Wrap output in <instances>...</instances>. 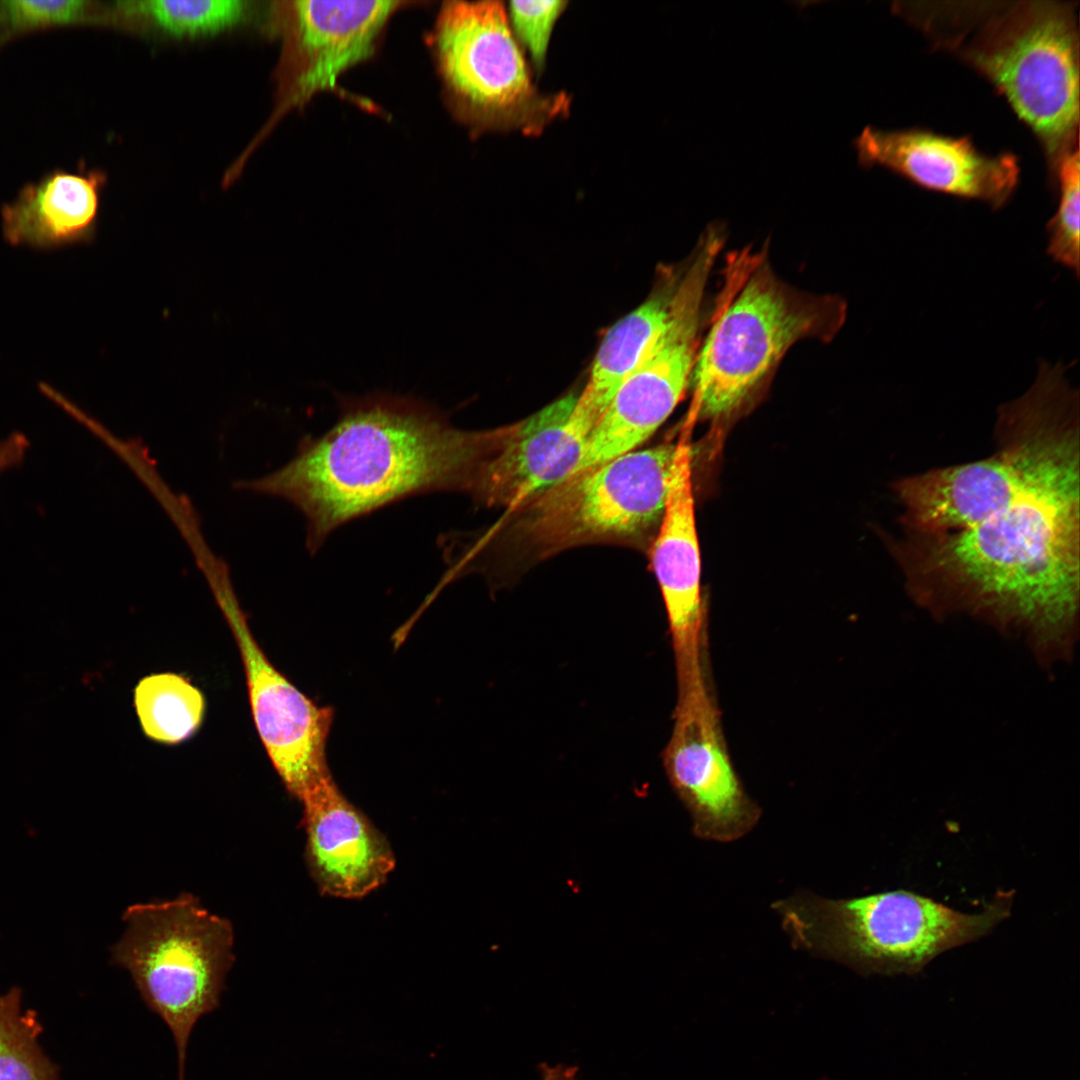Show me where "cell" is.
I'll use <instances>...</instances> for the list:
<instances>
[{
    "mask_svg": "<svg viewBox=\"0 0 1080 1080\" xmlns=\"http://www.w3.org/2000/svg\"><path fill=\"white\" fill-rule=\"evenodd\" d=\"M567 4L561 0L509 2L507 13L511 29L539 70L545 64L554 25Z\"/></svg>",
    "mask_w": 1080,
    "mask_h": 1080,
    "instance_id": "24",
    "label": "cell"
},
{
    "mask_svg": "<svg viewBox=\"0 0 1080 1080\" xmlns=\"http://www.w3.org/2000/svg\"><path fill=\"white\" fill-rule=\"evenodd\" d=\"M123 920L126 930L112 949L113 962L128 970L144 1001L170 1028L178 1080H185L190 1034L218 1006L234 960L232 926L190 894L131 905Z\"/></svg>",
    "mask_w": 1080,
    "mask_h": 1080,
    "instance_id": "6",
    "label": "cell"
},
{
    "mask_svg": "<svg viewBox=\"0 0 1080 1080\" xmlns=\"http://www.w3.org/2000/svg\"><path fill=\"white\" fill-rule=\"evenodd\" d=\"M336 423L295 457L235 488L284 498L307 520V547L357 517L433 491L468 492L489 432L454 427L438 408L402 396L342 398Z\"/></svg>",
    "mask_w": 1080,
    "mask_h": 1080,
    "instance_id": "2",
    "label": "cell"
},
{
    "mask_svg": "<svg viewBox=\"0 0 1080 1080\" xmlns=\"http://www.w3.org/2000/svg\"><path fill=\"white\" fill-rule=\"evenodd\" d=\"M101 183L98 173L54 171L26 185L1 209L5 241L37 250L88 241L96 223Z\"/></svg>",
    "mask_w": 1080,
    "mask_h": 1080,
    "instance_id": "18",
    "label": "cell"
},
{
    "mask_svg": "<svg viewBox=\"0 0 1080 1080\" xmlns=\"http://www.w3.org/2000/svg\"><path fill=\"white\" fill-rule=\"evenodd\" d=\"M698 248L680 279L665 327L593 427L573 474L633 451L680 401L697 357L704 291L719 251L712 243Z\"/></svg>",
    "mask_w": 1080,
    "mask_h": 1080,
    "instance_id": "9",
    "label": "cell"
},
{
    "mask_svg": "<svg viewBox=\"0 0 1080 1080\" xmlns=\"http://www.w3.org/2000/svg\"><path fill=\"white\" fill-rule=\"evenodd\" d=\"M1013 892L966 914L895 890L848 899L800 892L773 903L794 947L861 973L914 974L939 954L988 935L1010 914Z\"/></svg>",
    "mask_w": 1080,
    "mask_h": 1080,
    "instance_id": "5",
    "label": "cell"
},
{
    "mask_svg": "<svg viewBox=\"0 0 1080 1080\" xmlns=\"http://www.w3.org/2000/svg\"><path fill=\"white\" fill-rule=\"evenodd\" d=\"M130 16L149 19L174 36L215 34L241 22L249 3L241 0H130L117 2Z\"/></svg>",
    "mask_w": 1080,
    "mask_h": 1080,
    "instance_id": "22",
    "label": "cell"
},
{
    "mask_svg": "<svg viewBox=\"0 0 1080 1080\" xmlns=\"http://www.w3.org/2000/svg\"><path fill=\"white\" fill-rule=\"evenodd\" d=\"M1076 147L1057 162L1060 180L1058 210L1047 227V252L1077 276L1080 266V167Z\"/></svg>",
    "mask_w": 1080,
    "mask_h": 1080,
    "instance_id": "23",
    "label": "cell"
},
{
    "mask_svg": "<svg viewBox=\"0 0 1080 1080\" xmlns=\"http://www.w3.org/2000/svg\"><path fill=\"white\" fill-rule=\"evenodd\" d=\"M302 803L306 862L321 893L355 899L380 887L395 867L393 851L332 777Z\"/></svg>",
    "mask_w": 1080,
    "mask_h": 1080,
    "instance_id": "17",
    "label": "cell"
},
{
    "mask_svg": "<svg viewBox=\"0 0 1080 1080\" xmlns=\"http://www.w3.org/2000/svg\"><path fill=\"white\" fill-rule=\"evenodd\" d=\"M995 427L1017 448L1013 499L967 530L903 532L892 552L909 594L933 615L966 613L1019 633L1035 655L1057 653L1078 635V390L1040 374L999 407Z\"/></svg>",
    "mask_w": 1080,
    "mask_h": 1080,
    "instance_id": "1",
    "label": "cell"
},
{
    "mask_svg": "<svg viewBox=\"0 0 1080 1080\" xmlns=\"http://www.w3.org/2000/svg\"><path fill=\"white\" fill-rule=\"evenodd\" d=\"M568 396L513 428L494 431L468 493L486 505L526 504L570 477L597 420Z\"/></svg>",
    "mask_w": 1080,
    "mask_h": 1080,
    "instance_id": "12",
    "label": "cell"
},
{
    "mask_svg": "<svg viewBox=\"0 0 1080 1080\" xmlns=\"http://www.w3.org/2000/svg\"><path fill=\"white\" fill-rule=\"evenodd\" d=\"M676 444L636 450L588 469L529 501L522 529L544 551L659 527Z\"/></svg>",
    "mask_w": 1080,
    "mask_h": 1080,
    "instance_id": "8",
    "label": "cell"
},
{
    "mask_svg": "<svg viewBox=\"0 0 1080 1080\" xmlns=\"http://www.w3.org/2000/svg\"><path fill=\"white\" fill-rule=\"evenodd\" d=\"M1 8L14 30L26 31L80 23L87 17L90 3L83 0H13L1 2Z\"/></svg>",
    "mask_w": 1080,
    "mask_h": 1080,
    "instance_id": "25",
    "label": "cell"
},
{
    "mask_svg": "<svg viewBox=\"0 0 1080 1080\" xmlns=\"http://www.w3.org/2000/svg\"><path fill=\"white\" fill-rule=\"evenodd\" d=\"M400 1H293L288 106L335 89L339 77L374 52Z\"/></svg>",
    "mask_w": 1080,
    "mask_h": 1080,
    "instance_id": "15",
    "label": "cell"
},
{
    "mask_svg": "<svg viewBox=\"0 0 1080 1080\" xmlns=\"http://www.w3.org/2000/svg\"><path fill=\"white\" fill-rule=\"evenodd\" d=\"M433 47L455 110L474 128L538 135L568 112L566 95L534 85L500 1L446 2Z\"/></svg>",
    "mask_w": 1080,
    "mask_h": 1080,
    "instance_id": "7",
    "label": "cell"
},
{
    "mask_svg": "<svg viewBox=\"0 0 1080 1080\" xmlns=\"http://www.w3.org/2000/svg\"><path fill=\"white\" fill-rule=\"evenodd\" d=\"M997 451L981 460L931 469L897 479L903 532L937 535L972 528L1017 493L1020 465L1015 444L995 430Z\"/></svg>",
    "mask_w": 1080,
    "mask_h": 1080,
    "instance_id": "14",
    "label": "cell"
},
{
    "mask_svg": "<svg viewBox=\"0 0 1080 1080\" xmlns=\"http://www.w3.org/2000/svg\"><path fill=\"white\" fill-rule=\"evenodd\" d=\"M943 47L989 78L1055 164L1078 147L1079 41L1074 8L1048 1L907 7Z\"/></svg>",
    "mask_w": 1080,
    "mask_h": 1080,
    "instance_id": "3",
    "label": "cell"
},
{
    "mask_svg": "<svg viewBox=\"0 0 1080 1080\" xmlns=\"http://www.w3.org/2000/svg\"><path fill=\"white\" fill-rule=\"evenodd\" d=\"M134 704L144 734L164 744L191 737L205 712L201 691L183 675L169 672L142 678L134 689Z\"/></svg>",
    "mask_w": 1080,
    "mask_h": 1080,
    "instance_id": "20",
    "label": "cell"
},
{
    "mask_svg": "<svg viewBox=\"0 0 1080 1080\" xmlns=\"http://www.w3.org/2000/svg\"><path fill=\"white\" fill-rule=\"evenodd\" d=\"M211 584L241 654L258 735L287 790L302 802L332 777L326 744L333 711L315 704L269 661L227 580L216 577Z\"/></svg>",
    "mask_w": 1080,
    "mask_h": 1080,
    "instance_id": "10",
    "label": "cell"
},
{
    "mask_svg": "<svg viewBox=\"0 0 1080 1080\" xmlns=\"http://www.w3.org/2000/svg\"><path fill=\"white\" fill-rule=\"evenodd\" d=\"M729 264L724 297L693 368L696 410L709 419L738 410L795 343L829 341L846 318L840 297L792 288L758 254L737 255Z\"/></svg>",
    "mask_w": 1080,
    "mask_h": 1080,
    "instance_id": "4",
    "label": "cell"
},
{
    "mask_svg": "<svg viewBox=\"0 0 1080 1080\" xmlns=\"http://www.w3.org/2000/svg\"><path fill=\"white\" fill-rule=\"evenodd\" d=\"M541 1080H579L578 1067L565 1064L549 1065L544 1062L538 1066Z\"/></svg>",
    "mask_w": 1080,
    "mask_h": 1080,
    "instance_id": "27",
    "label": "cell"
},
{
    "mask_svg": "<svg viewBox=\"0 0 1080 1080\" xmlns=\"http://www.w3.org/2000/svg\"><path fill=\"white\" fill-rule=\"evenodd\" d=\"M28 438L21 432H13L0 441V474L19 466L29 449Z\"/></svg>",
    "mask_w": 1080,
    "mask_h": 1080,
    "instance_id": "26",
    "label": "cell"
},
{
    "mask_svg": "<svg viewBox=\"0 0 1080 1080\" xmlns=\"http://www.w3.org/2000/svg\"><path fill=\"white\" fill-rule=\"evenodd\" d=\"M690 446L676 443L666 508L651 550L669 623L677 695L707 681L704 611L700 590V552L694 517Z\"/></svg>",
    "mask_w": 1080,
    "mask_h": 1080,
    "instance_id": "13",
    "label": "cell"
},
{
    "mask_svg": "<svg viewBox=\"0 0 1080 1080\" xmlns=\"http://www.w3.org/2000/svg\"><path fill=\"white\" fill-rule=\"evenodd\" d=\"M673 720L663 765L691 816L694 834L718 842L746 835L761 810L734 769L708 684L677 698Z\"/></svg>",
    "mask_w": 1080,
    "mask_h": 1080,
    "instance_id": "11",
    "label": "cell"
},
{
    "mask_svg": "<svg viewBox=\"0 0 1080 1080\" xmlns=\"http://www.w3.org/2000/svg\"><path fill=\"white\" fill-rule=\"evenodd\" d=\"M854 145L863 166L881 164L926 187L982 199L994 206L1008 199L1018 179L1014 156L984 155L967 138L867 126Z\"/></svg>",
    "mask_w": 1080,
    "mask_h": 1080,
    "instance_id": "16",
    "label": "cell"
},
{
    "mask_svg": "<svg viewBox=\"0 0 1080 1080\" xmlns=\"http://www.w3.org/2000/svg\"><path fill=\"white\" fill-rule=\"evenodd\" d=\"M40 1032L34 1012L22 1006L19 989L0 997V1080H57L40 1046Z\"/></svg>",
    "mask_w": 1080,
    "mask_h": 1080,
    "instance_id": "21",
    "label": "cell"
},
{
    "mask_svg": "<svg viewBox=\"0 0 1080 1080\" xmlns=\"http://www.w3.org/2000/svg\"><path fill=\"white\" fill-rule=\"evenodd\" d=\"M679 282L655 291L615 323L601 342L588 383L576 400L598 420L665 327Z\"/></svg>",
    "mask_w": 1080,
    "mask_h": 1080,
    "instance_id": "19",
    "label": "cell"
}]
</instances>
